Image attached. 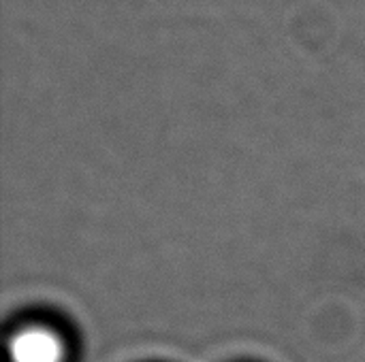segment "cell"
I'll return each instance as SVG.
<instances>
[{
    "instance_id": "cell-1",
    "label": "cell",
    "mask_w": 365,
    "mask_h": 362,
    "mask_svg": "<svg viewBox=\"0 0 365 362\" xmlns=\"http://www.w3.org/2000/svg\"><path fill=\"white\" fill-rule=\"evenodd\" d=\"M62 354L60 339L45 329L19 331L9 344L11 362H60Z\"/></svg>"
}]
</instances>
